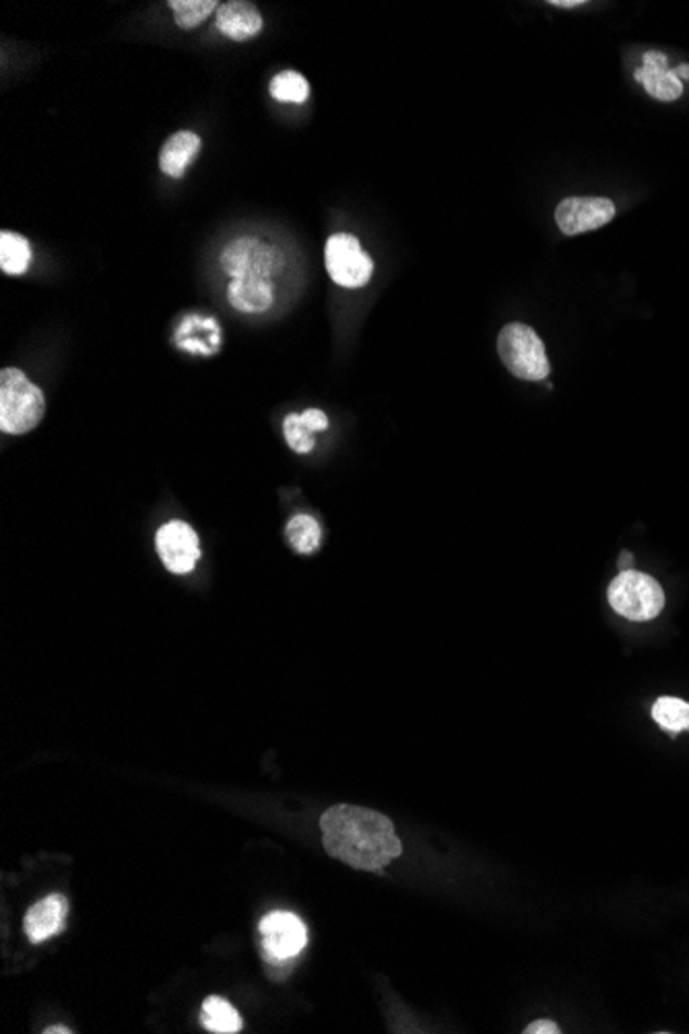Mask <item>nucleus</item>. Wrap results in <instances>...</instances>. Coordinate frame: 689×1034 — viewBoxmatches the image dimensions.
I'll list each match as a JSON object with an SVG mask.
<instances>
[{"instance_id": "7ed1b4c3", "label": "nucleus", "mask_w": 689, "mask_h": 1034, "mask_svg": "<svg viewBox=\"0 0 689 1034\" xmlns=\"http://www.w3.org/2000/svg\"><path fill=\"white\" fill-rule=\"evenodd\" d=\"M46 414L42 388L17 368L0 372V430L21 436L33 430Z\"/></svg>"}, {"instance_id": "423d86ee", "label": "nucleus", "mask_w": 689, "mask_h": 1034, "mask_svg": "<svg viewBox=\"0 0 689 1034\" xmlns=\"http://www.w3.org/2000/svg\"><path fill=\"white\" fill-rule=\"evenodd\" d=\"M324 267L337 286L363 288L373 275V260L351 233H332L324 246Z\"/></svg>"}, {"instance_id": "0eeeda50", "label": "nucleus", "mask_w": 689, "mask_h": 1034, "mask_svg": "<svg viewBox=\"0 0 689 1034\" xmlns=\"http://www.w3.org/2000/svg\"><path fill=\"white\" fill-rule=\"evenodd\" d=\"M156 546L163 566L173 575L192 573L201 558L199 535L184 520L163 525L156 535Z\"/></svg>"}, {"instance_id": "f3484780", "label": "nucleus", "mask_w": 689, "mask_h": 1034, "mask_svg": "<svg viewBox=\"0 0 689 1034\" xmlns=\"http://www.w3.org/2000/svg\"><path fill=\"white\" fill-rule=\"evenodd\" d=\"M286 537H288L289 546L293 547L298 554L308 556V554H314L322 544V529L317 518L310 515H296L289 518Z\"/></svg>"}, {"instance_id": "ddd939ff", "label": "nucleus", "mask_w": 689, "mask_h": 1034, "mask_svg": "<svg viewBox=\"0 0 689 1034\" xmlns=\"http://www.w3.org/2000/svg\"><path fill=\"white\" fill-rule=\"evenodd\" d=\"M201 151V137L190 130H178L159 151V170L170 178H182Z\"/></svg>"}, {"instance_id": "f03ea898", "label": "nucleus", "mask_w": 689, "mask_h": 1034, "mask_svg": "<svg viewBox=\"0 0 689 1034\" xmlns=\"http://www.w3.org/2000/svg\"><path fill=\"white\" fill-rule=\"evenodd\" d=\"M281 267L279 250L246 236L223 248L221 269L231 277L228 300L246 315L267 312L274 302L273 275Z\"/></svg>"}, {"instance_id": "6ab92c4d", "label": "nucleus", "mask_w": 689, "mask_h": 1034, "mask_svg": "<svg viewBox=\"0 0 689 1034\" xmlns=\"http://www.w3.org/2000/svg\"><path fill=\"white\" fill-rule=\"evenodd\" d=\"M271 96L283 103H303L310 98V83L296 71H283L271 79Z\"/></svg>"}, {"instance_id": "b1692460", "label": "nucleus", "mask_w": 689, "mask_h": 1034, "mask_svg": "<svg viewBox=\"0 0 689 1034\" xmlns=\"http://www.w3.org/2000/svg\"><path fill=\"white\" fill-rule=\"evenodd\" d=\"M676 74L679 79H686L689 81V64H679L676 69Z\"/></svg>"}, {"instance_id": "393cba45", "label": "nucleus", "mask_w": 689, "mask_h": 1034, "mask_svg": "<svg viewBox=\"0 0 689 1034\" xmlns=\"http://www.w3.org/2000/svg\"><path fill=\"white\" fill-rule=\"evenodd\" d=\"M43 1033H46V1034H57V1033L67 1034V1033H71V1031H69V1028H64V1026H50V1028H46V1031H43Z\"/></svg>"}, {"instance_id": "aec40b11", "label": "nucleus", "mask_w": 689, "mask_h": 1034, "mask_svg": "<svg viewBox=\"0 0 689 1034\" xmlns=\"http://www.w3.org/2000/svg\"><path fill=\"white\" fill-rule=\"evenodd\" d=\"M170 9L176 17L178 28L194 29L201 26L211 13H217V0H170Z\"/></svg>"}, {"instance_id": "5701e85b", "label": "nucleus", "mask_w": 689, "mask_h": 1034, "mask_svg": "<svg viewBox=\"0 0 689 1034\" xmlns=\"http://www.w3.org/2000/svg\"><path fill=\"white\" fill-rule=\"evenodd\" d=\"M618 564H619V568H621V573H623V570H630L633 564L632 551H621V556H619Z\"/></svg>"}, {"instance_id": "4468645a", "label": "nucleus", "mask_w": 689, "mask_h": 1034, "mask_svg": "<svg viewBox=\"0 0 689 1034\" xmlns=\"http://www.w3.org/2000/svg\"><path fill=\"white\" fill-rule=\"evenodd\" d=\"M329 430V417L320 409H306L302 416L291 414L283 421V434L289 448L298 455H308L317 445L314 434Z\"/></svg>"}, {"instance_id": "dca6fc26", "label": "nucleus", "mask_w": 689, "mask_h": 1034, "mask_svg": "<svg viewBox=\"0 0 689 1034\" xmlns=\"http://www.w3.org/2000/svg\"><path fill=\"white\" fill-rule=\"evenodd\" d=\"M202 1026L211 1033L233 1034L242 1028V1018L230 1002L221 997H207L202 1004Z\"/></svg>"}, {"instance_id": "4be33fe9", "label": "nucleus", "mask_w": 689, "mask_h": 1034, "mask_svg": "<svg viewBox=\"0 0 689 1034\" xmlns=\"http://www.w3.org/2000/svg\"><path fill=\"white\" fill-rule=\"evenodd\" d=\"M549 4L558 7V9H576V7H582L585 0H551Z\"/></svg>"}, {"instance_id": "1a4fd4ad", "label": "nucleus", "mask_w": 689, "mask_h": 1034, "mask_svg": "<svg viewBox=\"0 0 689 1034\" xmlns=\"http://www.w3.org/2000/svg\"><path fill=\"white\" fill-rule=\"evenodd\" d=\"M616 217V205L603 197H568L556 209V221L566 236L599 230Z\"/></svg>"}, {"instance_id": "39448f33", "label": "nucleus", "mask_w": 689, "mask_h": 1034, "mask_svg": "<svg viewBox=\"0 0 689 1034\" xmlns=\"http://www.w3.org/2000/svg\"><path fill=\"white\" fill-rule=\"evenodd\" d=\"M607 599L613 612L630 622H650L665 607V590L657 578L638 570L619 573L609 589Z\"/></svg>"}, {"instance_id": "6e6552de", "label": "nucleus", "mask_w": 689, "mask_h": 1034, "mask_svg": "<svg viewBox=\"0 0 689 1034\" xmlns=\"http://www.w3.org/2000/svg\"><path fill=\"white\" fill-rule=\"evenodd\" d=\"M262 946L271 961H289L302 952L308 942V929L300 917L277 911L260 921Z\"/></svg>"}, {"instance_id": "f257e3e1", "label": "nucleus", "mask_w": 689, "mask_h": 1034, "mask_svg": "<svg viewBox=\"0 0 689 1034\" xmlns=\"http://www.w3.org/2000/svg\"><path fill=\"white\" fill-rule=\"evenodd\" d=\"M322 845L327 853L359 872H382L401 857V838L392 822L368 807L332 805L320 818Z\"/></svg>"}, {"instance_id": "9b49d317", "label": "nucleus", "mask_w": 689, "mask_h": 1034, "mask_svg": "<svg viewBox=\"0 0 689 1034\" xmlns=\"http://www.w3.org/2000/svg\"><path fill=\"white\" fill-rule=\"evenodd\" d=\"M636 81H640L648 96L659 101H676L683 93V83L676 71L669 69L667 57L662 52H647L642 57V69L636 71Z\"/></svg>"}, {"instance_id": "2eb2a0df", "label": "nucleus", "mask_w": 689, "mask_h": 1034, "mask_svg": "<svg viewBox=\"0 0 689 1034\" xmlns=\"http://www.w3.org/2000/svg\"><path fill=\"white\" fill-rule=\"evenodd\" d=\"M31 265V246L21 233H0V269L7 275H23Z\"/></svg>"}, {"instance_id": "f8f14e48", "label": "nucleus", "mask_w": 689, "mask_h": 1034, "mask_svg": "<svg viewBox=\"0 0 689 1034\" xmlns=\"http://www.w3.org/2000/svg\"><path fill=\"white\" fill-rule=\"evenodd\" d=\"M69 903L62 894H52L31 906L26 915V935L31 944H42L62 932Z\"/></svg>"}, {"instance_id": "20e7f679", "label": "nucleus", "mask_w": 689, "mask_h": 1034, "mask_svg": "<svg viewBox=\"0 0 689 1034\" xmlns=\"http://www.w3.org/2000/svg\"><path fill=\"white\" fill-rule=\"evenodd\" d=\"M498 354L503 368L527 382L546 380L551 366L543 339L525 322H508L498 335Z\"/></svg>"}, {"instance_id": "9d476101", "label": "nucleus", "mask_w": 689, "mask_h": 1034, "mask_svg": "<svg viewBox=\"0 0 689 1034\" xmlns=\"http://www.w3.org/2000/svg\"><path fill=\"white\" fill-rule=\"evenodd\" d=\"M216 23L226 38L233 42H246L262 31V14L257 4L248 0H230L219 4Z\"/></svg>"}, {"instance_id": "a211bd4d", "label": "nucleus", "mask_w": 689, "mask_h": 1034, "mask_svg": "<svg viewBox=\"0 0 689 1034\" xmlns=\"http://www.w3.org/2000/svg\"><path fill=\"white\" fill-rule=\"evenodd\" d=\"M652 718L665 732L677 735L689 729V703L673 696H662L652 704Z\"/></svg>"}, {"instance_id": "412c9836", "label": "nucleus", "mask_w": 689, "mask_h": 1034, "mask_svg": "<svg viewBox=\"0 0 689 1034\" xmlns=\"http://www.w3.org/2000/svg\"><path fill=\"white\" fill-rule=\"evenodd\" d=\"M560 1026L551 1021H535L525 1028V1034H560Z\"/></svg>"}]
</instances>
